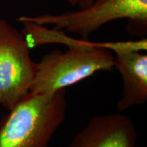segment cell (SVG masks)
<instances>
[{"instance_id":"obj_1","label":"cell","mask_w":147,"mask_h":147,"mask_svg":"<svg viewBox=\"0 0 147 147\" xmlns=\"http://www.w3.org/2000/svg\"><path fill=\"white\" fill-rule=\"evenodd\" d=\"M65 89L29 93L0 122V147H47L66 116Z\"/></svg>"},{"instance_id":"obj_8","label":"cell","mask_w":147,"mask_h":147,"mask_svg":"<svg viewBox=\"0 0 147 147\" xmlns=\"http://www.w3.org/2000/svg\"><path fill=\"white\" fill-rule=\"evenodd\" d=\"M65 1H66L67 3H69V4H71V5L77 6V5H79V3H80V1H81V0H65Z\"/></svg>"},{"instance_id":"obj_3","label":"cell","mask_w":147,"mask_h":147,"mask_svg":"<svg viewBox=\"0 0 147 147\" xmlns=\"http://www.w3.org/2000/svg\"><path fill=\"white\" fill-rule=\"evenodd\" d=\"M123 18L146 26L147 0H94L89 6L77 11L21 16L17 20L42 26H52L55 30H65L88 38L102 26Z\"/></svg>"},{"instance_id":"obj_4","label":"cell","mask_w":147,"mask_h":147,"mask_svg":"<svg viewBox=\"0 0 147 147\" xmlns=\"http://www.w3.org/2000/svg\"><path fill=\"white\" fill-rule=\"evenodd\" d=\"M35 71L24 34L0 20V105L9 110L28 96Z\"/></svg>"},{"instance_id":"obj_5","label":"cell","mask_w":147,"mask_h":147,"mask_svg":"<svg viewBox=\"0 0 147 147\" xmlns=\"http://www.w3.org/2000/svg\"><path fill=\"white\" fill-rule=\"evenodd\" d=\"M133 122L120 113L94 116L79 131L69 147H137Z\"/></svg>"},{"instance_id":"obj_6","label":"cell","mask_w":147,"mask_h":147,"mask_svg":"<svg viewBox=\"0 0 147 147\" xmlns=\"http://www.w3.org/2000/svg\"><path fill=\"white\" fill-rule=\"evenodd\" d=\"M132 48L114 51V67L123 80L122 96L118 110L124 111L147 100V55Z\"/></svg>"},{"instance_id":"obj_7","label":"cell","mask_w":147,"mask_h":147,"mask_svg":"<svg viewBox=\"0 0 147 147\" xmlns=\"http://www.w3.org/2000/svg\"><path fill=\"white\" fill-rule=\"evenodd\" d=\"M93 1L94 0H81L79 6H80L81 8H84V7H86L89 6Z\"/></svg>"},{"instance_id":"obj_2","label":"cell","mask_w":147,"mask_h":147,"mask_svg":"<svg viewBox=\"0 0 147 147\" xmlns=\"http://www.w3.org/2000/svg\"><path fill=\"white\" fill-rule=\"evenodd\" d=\"M109 42L69 46L66 52L54 50L36 63L30 93L53 94L93 75L114 68L115 57Z\"/></svg>"}]
</instances>
